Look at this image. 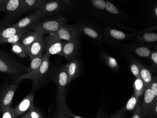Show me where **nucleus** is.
<instances>
[{"instance_id":"1","label":"nucleus","mask_w":157,"mask_h":118,"mask_svg":"<svg viewBox=\"0 0 157 118\" xmlns=\"http://www.w3.org/2000/svg\"><path fill=\"white\" fill-rule=\"evenodd\" d=\"M51 77L55 83L57 87L56 101L60 108L64 109L65 112L69 113L70 112L67 106L66 103V96L67 93L66 87L68 85V75L67 67L62 66L58 68L51 73ZM70 116L72 114L69 113Z\"/></svg>"},{"instance_id":"2","label":"nucleus","mask_w":157,"mask_h":118,"mask_svg":"<svg viewBox=\"0 0 157 118\" xmlns=\"http://www.w3.org/2000/svg\"><path fill=\"white\" fill-rule=\"evenodd\" d=\"M50 55L46 53L43 55V60L41 66L37 70L24 74L14 76L15 82H19L25 79H30L32 81V91H36L45 82L50 66Z\"/></svg>"},{"instance_id":"3","label":"nucleus","mask_w":157,"mask_h":118,"mask_svg":"<svg viewBox=\"0 0 157 118\" xmlns=\"http://www.w3.org/2000/svg\"><path fill=\"white\" fill-rule=\"evenodd\" d=\"M27 68L7 53L0 51V72L15 76L28 73Z\"/></svg>"},{"instance_id":"4","label":"nucleus","mask_w":157,"mask_h":118,"mask_svg":"<svg viewBox=\"0 0 157 118\" xmlns=\"http://www.w3.org/2000/svg\"><path fill=\"white\" fill-rule=\"evenodd\" d=\"M66 17H59L39 19L35 23L30 26V29L42 35L51 34L58 31L67 22Z\"/></svg>"},{"instance_id":"5","label":"nucleus","mask_w":157,"mask_h":118,"mask_svg":"<svg viewBox=\"0 0 157 118\" xmlns=\"http://www.w3.org/2000/svg\"><path fill=\"white\" fill-rule=\"evenodd\" d=\"M102 29L103 41L112 45L116 44L127 40H134L136 34V32L126 33L111 26H105L102 28Z\"/></svg>"},{"instance_id":"6","label":"nucleus","mask_w":157,"mask_h":118,"mask_svg":"<svg viewBox=\"0 0 157 118\" xmlns=\"http://www.w3.org/2000/svg\"><path fill=\"white\" fill-rule=\"evenodd\" d=\"M86 1L89 10L95 16L113 25L122 27L107 14L105 10V0H86Z\"/></svg>"},{"instance_id":"7","label":"nucleus","mask_w":157,"mask_h":118,"mask_svg":"<svg viewBox=\"0 0 157 118\" xmlns=\"http://www.w3.org/2000/svg\"><path fill=\"white\" fill-rule=\"evenodd\" d=\"M78 24L63 25L58 31L51 35L54 37L65 41H68L78 37L81 34Z\"/></svg>"},{"instance_id":"8","label":"nucleus","mask_w":157,"mask_h":118,"mask_svg":"<svg viewBox=\"0 0 157 118\" xmlns=\"http://www.w3.org/2000/svg\"><path fill=\"white\" fill-rule=\"evenodd\" d=\"M19 86V82L5 83L0 89V111L12 103L13 97Z\"/></svg>"},{"instance_id":"9","label":"nucleus","mask_w":157,"mask_h":118,"mask_svg":"<svg viewBox=\"0 0 157 118\" xmlns=\"http://www.w3.org/2000/svg\"><path fill=\"white\" fill-rule=\"evenodd\" d=\"M81 33H84L97 41H103L102 29L97 24L91 22L77 23Z\"/></svg>"},{"instance_id":"10","label":"nucleus","mask_w":157,"mask_h":118,"mask_svg":"<svg viewBox=\"0 0 157 118\" xmlns=\"http://www.w3.org/2000/svg\"><path fill=\"white\" fill-rule=\"evenodd\" d=\"M40 10L45 16L64 12L67 9L62 0H45Z\"/></svg>"},{"instance_id":"11","label":"nucleus","mask_w":157,"mask_h":118,"mask_svg":"<svg viewBox=\"0 0 157 118\" xmlns=\"http://www.w3.org/2000/svg\"><path fill=\"white\" fill-rule=\"evenodd\" d=\"M2 7V11L6 12L7 21L23 13L22 0H7Z\"/></svg>"},{"instance_id":"12","label":"nucleus","mask_w":157,"mask_h":118,"mask_svg":"<svg viewBox=\"0 0 157 118\" xmlns=\"http://www.w3.org/2000/svg\"><path fill=\"white\" fill-rule=\"evenodd\" d=\"M80 47L79 37L68 41H64L62 51L59 55L68 61L71 58L79 55Z\"/></svg>"},{"instance_id":"13","label":"nucleus","mask_w":157,"mask_h":118,"mask_svg":"<svg viewBox=\"0 0 157 118\" xmlns=\"http://www.w3.org/2000/svg\"><path fill=\"white\" fill-rule=\"evenodd\" d=\"M46 53L48 55H59L62 51L64 41L48 35L44 39Z\"/></svg>"},{"instance_id":"14","label":"nucleus","mask_w":157,"mask_h":118,"mask_svg":"<svg viewBox=\"0 0 157 118\" xmlns=\"http://www.w3.org/2000/svg\"><path fill=\"white\" fill-rule=\"evenodd\" d=\"M122 51L125 53L131 52L141 58L149 59L151 50L150 47L143 44H133L123 45Z\"/></svg>"},{"instance_id":"15","label":"nucleus","mask_w":157,"mask_h":118,"mask_svg":"<svg viewBox=\"0 0 157 118\" xmlns=\"http://www.w3.org/2000/svg\"><path fill=\"white\" fill-rule=\"evenodd\" d=\"M67 69L68 75V84H69L79 75L81 73V64L78 56L71 58L67 61Z\"/></svg>"},{"instance_id":"16","label":"nucleus","mask_w":157,"mask_h":118,"mask_svg":"<svg viewBox=\"0 0 157 118\" xmlns=\"http://www.w3.org/2000/svg\"><path fill=\"white\" fill-rule=\"evenodd\" d=\"M42 17H44V16L41 10L40 9L37 10L31 14L19 20L18 22L14 24L12 26L19 29H29L30 26L35 23Z\"/></svg>"},{"instance_id":"17","label":"nucleus","mask_w":157,"mask_h":118,"mask_svg":"<svg viewBox=\"0 0 157 118\" xmlns=\"http://www.w3.org/2000/svg\"><path fill=\"white\" fill-rule=\"evenodd\" d=\"M105 10L107 14L113 19L124 20L127 17L125 12L112 0H105Z\"/></svg>"},{"instance_id":"18","label":"nucleus","mask_w":157,"mask_h":118,"mask_svg":"<svg viewBox=\"0 0 157 118\" xmlns=\"http://www.w3.org/2000/svg\"><path fill=\"white\" fill-rule=\"evenodd\" d=\"M34 93L32 90L26 97L23 99L19 104L16 106V118H21V116L24 114L27 111H29L32 106L34 105Z\"/></svg>"},{"instance_id":"19","label":"nucleus","mask_w":157,"mask_h":118,"mask_svg":"<svg viewBox=\"0 0 157 118\" xmlns=\"http://www.w3.org/2000/svg\"><path fill=\"white\" fill-rule=\"evenodd\" d=\"M143 96V100L142 102L143 112L142 118H146L147 117L149 110L155 101L157 100V98L155 97L154 93L151 89L150 87L145 88Z\"/></svg>"},{"instance_id":"20","label":"nucleus","mask_w":157,"mask_h":118,"mask_svg":"<svg viewBox=\"0 0 157 118\" xmlns=\"http://www.w3.org/2000/svg\"><path fill=\"white\" fill-rule=\"evenodd\" d=\"M43 36L44 35L40 36L26 50L30 59L37 55L42 54V51L44 50L45 44Z\"/></svg>"},{"instance_id":"21","label":"nucleus","mask_w":157,"mask_h":118,"mask_svg":"<svg viewBox=\"0 0 157 118\" xmlns=\"http://www.w3.org/2000/svg\"><path fill=\"white\" fill-rule=\"evenodd\" d=\"M99 54L102 60L107 67L118 73L119 72V66L116 59L108 55L101 46H100Z\"/></svg>"},{"instance_id":"22","label":"nucleus","mask_w":157,"mask_h":118,"mask_svg":"<svg viewBox=\"0 0 157 118\" xmlns=\"http://www.w3.org/2000/svg\"><path fill=\"white\" fill-rule=\"evenodd\" d=\"M153 69L150 67L142 64L140 70V77L144 83L145 89L150 87L153 81Z\"/></svg>"},{"instance_id":"23","label":"nucleus","mask_w":157,"mask_h":118,"mask_svg":"<svg viewBox=\"0 0 157 118\" xmlns=\"http://www.w3.org/2000/svg\"><path fill=\"white\" fill-rule=\"evenodd\" d=\"M134 40H137L140 43H156L157 41V34L154 32L137 31L136 32Z\"/></svg>"},{"instance_id":"24","label":"nucleus","mask_w":157,"mask_h":118,"mask_svg":"<svg viewBox=\"0 0 157 118\" xmlns=\"http://www.w3.org/2000/svg\"><path fill=\"white\" fill-rule=\"evenodd\" d=\"M42 34L34 31H28L22 36L18 43L23 46L25 50H27L30 46Z\"/></svg>"},{"instance_id":"25","label":"nucleus","mask_w":157,"mask_h":118,"mask_svg":"<svg viewBox=\"0 0 157 118\" xmlns=\"http://www.w3.org/2000/svg\"><path fill=\"white\" fill-rule=\"evenodd\" d=\"M45 0H22L23 13L40 9Z\"/></svg>"},{"instance_id":"26","label":"nucleus","mask_w":157,"mask_h":118,"mask_svg":"<svg viewBox=\"0 0 157 118\" xmlns=\"http://www.w3.org/2000/svg\"><path fill=\"white\" fill-rule=\"evenodd\" d=\"M28 28L25 29H19L17 27L11 26L2 29H0V40L10 37L14 34L25 30L28 29Z\"/></svg>"},{"instance_id":"27","label":"nucleus","mask_w":157,"mask_h":118,"mask_svg":"<svg viewBox=\"0 0 157 118\" xmlns=\"http://www.w3.org/2000/svg\"><path fill=\"white\" fill-rule=\"evenodd\" d=\"M130 61L129 69L135 78L140 77V70L142 63L133 55H128Z\"/></svg>"},{"instance_id":"28","label":"nucleus","mask_w":157,"mask_h":118,"mask_svg":"<svg viewBox=\"0 0 157 118\" xmlns=\"http://www.w3.org/2000/svg\"><path fill=\"white\" fill-rule=\"evenodd\" d=\"M141 102V98H139L136 94L134 93L132 97L128 100L125 107L122 109V110L125 112H133L134 110L137 108Z\"/></svg>"},{"instance_id":"29","label":"nucleus","mask_w":157,"mask_h":118,"mask_svg":"<svg viewBox=\"0 0 157 118\" xmlns=\"http://www.w3.org/2000/svg\"><path fill=\"white\" fill-rule=\"evenodd\" d=\"M133 86L135 90L134 93L136 94L139 98H141L142 96H143L145 90V86L143 81L140 77L136 78V80L133 83Z\"/></svg>"},{"instance_id":"30","label":"nucleus","mask_w":157,"mask_h":118,"mask_svg":"<svg viewBox=\"0 0 157 118\" xmlns=\"http://www.w3.org/2000/svg\"><path fill=\"white\" fill-rule=\"evenodd\" d=\"M22 118H44V116L39 108L33 105L29 111L21 116Z\"/></svg>"},{"instance_id":"31","label":"nucleus","mask_w":157,"mask_h":118,"mask_svg":"<svg viewBox=\"0 0 157 118\" xmlns=\"http://www.w3.org/2000/svg\"><path fill=\"white\" fill-rule=\"evenodd\" d=\"M43 60V55L40 54L31 59L29 67L27 68L28 73L33 72L40 67Z\"/></svg>"},{"instance_id":"32","label":"nucleus","mask_w":157,"mask_h":118,"mask_svg":"<svg viewBox=\"0 0 157 118\" xmlns=\"http://www.w3.org/2000/svg\"><path fill=\"white\" fill-rule=\"evenodd\" d=\"M11 51L20 58H25L28 55V54L24 47L19 43L12 44Z\"/></svg>"},{"instance_id":"33","label":"nucleus","mask_w":157,"mask_h":118,"mask_svg":"<svg viewBox=\"0 0 157 118\" xmlns=\"http://www.w3.org/2000/svg\"><path fill=\"white\" fill-rule=\"evenodd\" d=\"M1 112H2V118H16V108L13 107L12 104L2 108Z\"/></svg>"},{"instance_id":"34","label":"nucleus","mask_w":157,"mask_h":118,"mask_svg":"<svg viewBox=\"0 0 157 118\" xmlns=\"http://www.w3.org/2000/svg\"><path fill=\"white\" fill-rule=\"evenodd\" d=\"M28 31H29V29L18 32V33L11 36L10 37L1 40H0V43H7V44H13L18 43L22 36L25 33L28 32Z\"/></svg>"},{"instance_id":"35","label":"nucleus","mask_w":157,"mask_h":118,"mask_svg":"<svg viewBox=\"0 0 157 118\" xmlns=\"http://www.w3.org/2000/svg\"><path fill=\"white\" fill-rule=\"evenodd\" d=\"M149 59L151 61L153 70H157V49L151 51Z\"/></svg>"},{"instance_id":"36","label":"nucleus","mask_w":157,"mask_h":118,"mask_svg":"<svg viewBox=\"0 0 157 118\" xmlns=\"http://www.w3.org/2000/svg\"><path fill=\"white\" fill-rule=\"evenodd\" d=\"M147 117L157 118V100L155 101L153 105L149 110Z\"/></svg>"},{"instance_id":"37","label":"nucleus","mask_w":157,"mask_h":118,"mask_svg":"<svg viewBox=\"0 0 157 118\" xmlns=\"http://www.w3.org/2000/svg\"><path fill=\"white\" fill-rule=\"evenodd\" d=\"M132 118H142L143 112H142V102H140L137 108L134 110L133 112Z\"/></svg>"},{"instance_id":"38","label":"nucleus","mask_w":157,"mask_h":118,"mask_svg":"<svg viewBox=\"0 0 157 118\" xmlns=\"http://www.w3.org/2000/svg\"><path fill=\"white\" fill-rule=\"evenodd\" d=\"M151 89L154 93L155 97L157 98V76H155L153 78V81L151 82V84L150 86Z\"/></svg>"},{"instance_id":"39","label":"nucleus","mask_w":157,"mask_h":118,"mask_svg":"<svg viewBox=\"0 0 157 118\" xmlns=\"http://www.w3.org/2000/svg\"><path fill=\"white\" fill-rule=\"evenodd\" d=\"M151 12L152 18L157 21V2L153 3L151 7Z\"/></svg>"},{"instance_id":"40","label":"nucleus","mask_w":157,"mask_h":118,"mask_svg":"<svg viewBox=\"0 0 157 118\" xmlns=\"http://www.w3.org/2000/svg\"><path fill=\"white\" fill-rule=\"evenodd\" d=\"M125 112L122 111V109H121L120 111H118L115 114H113V115L110 117V118H124L125 117Z\"/></svg>"},{"instance_id":"41","label":"nucleus","mask_w":157,"mask_h":118,"mask_svg":"<svg viewBox=\"0 0 157 118\" xmlns=\"http://www.w3.org/2000/svg\"><path fill=\"white\" fill-rule=\"evenodd\" d=\"M63 2L67 8V10L70 9L73 6V0H62Z\"/></svg>"},{"instance_id":"42","label":"nucleus","mask_w":157,"mask_h":118,"mask_svg":"<svg viewBox=\"0 0 157 118\" xmlns=\"http://www.w3.org/2000/svg\"><path fill=\"white\" fill-rule=\"evenodd\" d=\"M6 1V0H0V4L2 5V4L4 3Z\"/></svg>"},{"instance_id":"43","label":"nucleus","mask_w":157,"mask_h":118,"mask_svg":"<svg viewBox=\"0 0 157 118\" xmlns=\"http://www.w3.org/2000/svg\"><path fill=\"white\" fill-rule=\"evenodd\" d=\"M2 11V7L1 4H0V12Z\"/></svg>"},{"instance_id":"44","label":"nucleus","mask_w":157,"mask_h":118,"mask_svg":"<svg viewBox=\"0 0 157 118\" xmlns=\"http://www.w3.org/2000/svg\"><path fill=\"white\" fill-rule=\"evenodd\" d=\"M123 1H130V0H123Z\"/></svg>"},{"instance_id":"45","label":"nucleus","mask_w":157,"mask_h":118,"mask_svg":"<svg viewBox=\"0 0 157 118\" xmlns=\"http://www.w3.org/2000/svg\"><path fill=\"white\" fill-rule=\"evenodd\" d=\"M6 1H7V0H6Z\"/></svg>"}]
</instances>
